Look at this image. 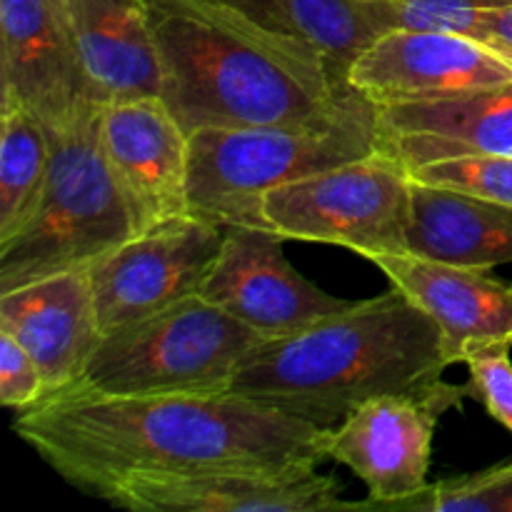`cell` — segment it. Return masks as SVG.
I'll return each mask as SVG.
<instances>
[{"instance_id": "obj_16", "label": "cell", "mask_w": 512, "mask_h": 512, "mask_svg": "<svg viewBox=\"0 0 512 512\" xmlns=\"http://www.w3.org/2000/svg\"><path fill=\"white\" fill-rule=\"evenodd\" d=\"M378 150L405 170L455 155H512V83L375 105Z\"/></svg>"}, {"instance_id": "obj_4", "label": "cell", "mask_w": 512, "mask_h": 512, "mask_svg": "<svg viewBox=\"0 0 512 512\" xmlns=\"http://www.w3.org/2000/svg\"><path fill=\"white\" fill-rule=\"evenodd\" d=\"M375 150V108L325 125L195 130L190 135L188 208L220 225L268 228L260 205L270 190Z\"/></svg>"}, {"instance_id": "obj_10", "label": "cell", "mask_w": 512, "mask_h": 512, "mask_svg": "<svg viewBox=\"0 0 512 512\" xmlns=\"http://www.w3.org/2000/svg\"><path fill=\"white\" fill-rule=\"evenodd\" d=\"M0 108L28 110L50 133L98 108L65 0H0Z\"/></svg>"}, {"instance_id": "obj_25", "label": "cell", "mask_w": 512, "mask_h": 512, "mask_svg": "<svg viewBox=\"0 0 512 512\" xmlns=\"http://www.w3.org/2000/svg\"><path fill=\"white\" fill-rule=\"evenodd\" d=\"M510 345L483 350L465 360L468 365V383L465 398L475 400L485 408V413L503 425L512 435V358Z\"/></svg>"}, {"instance_id": "obj_18", "label": "cell", "mask_w": 512, "mask_h": 512, "mask_svg": "<svg viewBox=\"0 0 512 512\" xmlns=\"http://www.w3.org/2000/svg\"><path fill=\"white\" fill-rule=\"evenodd\" d=\"M95 105L160 95L148 0H65Z\"/></svg>"}, {"instance_id": "obj_6", "label": "cell", "mask_w": 512, "mask_h": 512, "mask_svg": "<svg viewBox=\"0 0 512 512\" xmlns=\"http://www.w3.org/2000/svg\"><path fill=\"white\" fill-rule=\"evenodd\" d=\"M265 340L270 338L193 295L103 335L75 388L105 395L220 393Z\"/></svg>"}, {"instance_id": "obj_22", "label": "cell", "mask_w": 512, "mask_h": 512, "mask_svg": "<svg viewBox=\"0 0 512 512\" xmlns=\"http://www.w3.org/2000/svg\"><path fill=\"white\" fill-rule=\"evenodd\" d=\"M512 0H360L378 35L393 30H440L473 38L480 15Z\"/></svg>"}, {"instance_id": "obj_24", "label": "cell", "mask_w": 512, "mask_h": 512, "mask_svg": "<svg viewBox=\"0 0 512 512\" xmlns=\"http://www.w3.org/2000/svg\"><path fill=\"white\" fill-rule=\"evenodd\" d=\"M415 183L512 205V155H455L408 168Z\"/></svg>"}, {"instance_id": "obj_13", "label": "cell", "mask_w": 512, "mask_h": 512, "mask_svg": "<svg viewBox=\"0 0 512 512\" xmlns=\"http://www.w3.org/2000/svg\"><path fill=\"white\" fill-rule=\"evenodd\" d=\"M98 138L135 233L190 213V135L160 95L100 105Z\"/></svg>"}, {"instance_id": "obj_12", "label": "cell", "mask_w": 512, "mask_h": 512, "mask_svg": "<svg viewBox=\"0 0 512 512\" xmlns=\"http://www.w3.org/2000/svg\"><path fill=\"white\" fill-rule=\"evenodd\" d=\"M343 483L315 465L215 468L143 475L115 485L103 503L133 512H328L348 510Z\"/></svg>"}, {"instance_id": "obj_9", "label": "cell", "mask_w": 512, "mask_h": 512, "mask_svg": "<svg viewBox=\"0 0 512 512\" xmlns=\"http://www.w3.org/2000/svg\"><path fill=\"white\" fill-rule=\"evenodd\" d=\"M228 225L195 213L138 230L88 270L100 333L133 325L200 293Z\"/></svg>"}, {"instance_id": "obj_21", "label": "cell", "mask_w": 512, "mask_h": 512, "mask_svg": "<svg viewBox=\"0 0 512 512\" xmlns=\"http://www.w3.org/2000/svg\"><path fill=\"white\" fill-rule=\"evenodd\" d=\"M298 33L323 55L330 75L348 85L358 55L380 38L360 0H288Z\"/></svg>"}, {"instance_id": "obj_5", "label": "cell", "mask_w": 512, "mask_h": 512, "mask_svg": "<svg viewBox=\"0 0 512 512\" xmlns=\"http://www.w3.org/2000/svg\"><path fill=\"white\" fill-rule=\"evenodd\" d=\"M98 108L50 133L53 160L38 208L0 243V293L68 270H90L135 233L98 138Z\"/></svg>"}, {"instance_id": "obj_20", "label": "cell", "mask_w": 512, "mask_h": 512, "mask_svg": "<svg viewBox=\"0 0 512 512\" xmlns=\"http://www.w3.org/2000/svg\"><path fill=\"white\" fill-rule=\"evenodd\" d=\"M0 243L38 208L50 175V130L23 108H0Z\"/></svg>"}, {"instance_id": "obj_27", "label": "cell", "mask_w": 512, "mask_h": 512, "mask_svg": "<svg viewBox=\"0 0 512 512\" xmlns=\"http://www.w3.org/2000/svg\"><path fill=\"white\" fill-rule=\"evenodd\" d=\"M473 38L512 68V3L485 10L475 25Z\"/></svg>"}, {"instance_id": "obj_19", "label": "cell", "mask_w": 512, "mask_h": 512, "mask_svg": "<svg viewBox=\"0 0 512 512\" xmlns=\"http://www.w3.org/2000/svg\"><path fill=\"white\" fill-rule=\"evenodd\" d=\"M408 253L480 270L512 263V205L413 180Z\"/></svg>"}, {"instance_id": "obj_7", "label": "cell", "mask_w": 512, "mask_h": 512, "mask_svg": "<svg viewBox=\"0 0 512 512\" xmlns=\"http://www.w3.org/2000/svg\"><path fill=\"white\" fill-rule=\"evenodd\" d=\"M410 193L408 170L375 150L270 190L260 208L268 228L285 240L343 245L373 260L408 253Z\"/></svg>"}, {"instance_id": "obj_1", "label": "cell", "mask_w": 512, "mask_h": 512, "mask_svg": "<svg viewBox=\"0 0 512 512\" xmlns=\"http://www.w3.org/2000/svg\"><path fill=\"white\" fill-rule=\"evenodd\" d=\"M13 430L65 483L98 500L143 475L320 468L333 433L230 390L105 395L75 385L18 410Z\"/></svg>"}, {"instance_id": "obj_23", "label": "cell", "mask_w": 512, "mask_h": 512, "mask_svg": "<svg viewBox=\"0 0 512 512\" xmlns=\"http://www.w3.org/2000/svg\"><path fill=\"white\" fill-rule=\"evenodd\" d=\"M393 512H512V460L425 485Z\"/></svg>"}, {"instance_id": "obj_15", "label": "cell", "mask_w": 512, "mask_h": 512, "mask_svg": "<svg viewBox=\"0 0 512 512\" xmlns=\"http://www.w3.org/2000/svg\"><path fill=\"white\" fill-rule=\"evenodd\" d=\"M370 263L435 320L453 365L500 345L512 348V283L493 270L415 253L375 255Z\"/></svg>"}, {"instance_id": "obj_14", "label": "cell", "mask_w": 512, "mask_h": 512, "mask_svg": "<svg viewBox=\"0 0 512 512\" xmlns=\"http://www.w3.org/2000/svg\"><path fill=\"white\" fill-rule=\"evenodd\" d=\"M512 83V68L470 35L393 30L358 55L348 85L373 105L438 100Z\"/></svg>"}, {"instance_id": "obj_3", "label": "cell", "mask_w": 512, "mask_h": 512, "mask_svg": "<svg viewBox=\"0 0 512 512\" xmlns=\"http://www.w3.org/2000/svg\"><path fill=\"white\" fill-rule=\"evenodd\" d=\"M450 365L435 320L393 285L300 333L260 343L228 390L335 428L358 405L425 388Z\"/></svg>"}, {"instance_id": "obj_26", "label": "cell", "mask_w": 512, "mask_h": 512, "mask_svg": "<svg viewBox=\"0 0 512 512\" xmlns=\"http://www.w3.org/2000/svg\"><path fill=\"white\" fill-rule=\"evenodd\" d=\"M48 393L38 363L13 335L0 330V405L25 410L40 403Z\"/></svg>"}, {"instance_id": "obj_17", "label": "cell", "mask_w": 512, "mask_h": 512, "mask_svg": "<svg viewBox=\"0 0 512 512\" xmlns=\"http://www.w3.org/2000/svg\"><path fill=\"white\" fill-rule=\"evenodd\" d=\"M0 330L28 350L50 393L78 383L103 340L88 270L55 273L0 293Z\"/></svg>"}, {"instance_id": "obj_11", "label": "cell", "mask_w": 512, "mask_h": 512, "mask_svg": "<svg viewBox=\"0 0 512 512\" xmlns=\"http://www.w3.org/2000/svg\"><path fill=\"white\" fill-rule=\"evenodd\" d=\"M283 243L275 230L228 225L218 260L198 295L265 338L300 333L353 303L310 283L285 258Z\"/></svg>"}, {"instance_id": "obj_28", "label": "cell", "mask_w": 512, "mask_h": 512, "mask_svg": "<svg viewBox=\"0 0 512 512\" xmlns=\"http://www.w3.org/2000/svg\"><path fill=\"white\" fill-rule=\"evenodd\" d=\"M215 3L230 5V8L240 10V13L250 15L253 20H258V23L265 25V28L275 30V33L293 35V38H303L293 23L288 0H215Z\"/></svg>"}, {"instance_id": "obj_8", "label": "cell", "mask_w": 512, "mask_h": 512, "mask_svg": "<svg viewBox=\"0 0 512 512\" xmlns=\"http://www.w3.org/2000/svg\"><path fill=\"white\" fill-rule=\"evenodd\" d=\"M463 385L443 378L408 393H388L358 405L330 433L328 460L345 465L368 488V500L348 510H388L428 485L440 418L460 408Z\"/></svg>"}, {"instance_id": "obj_2", "label": "cell", "mask_w": 512, "mask_h": 512, "mask_svg": "<svg viewBox=\"0 0 512 512\" xmlns=\"http://www.w3.org/2000/svg\"><path fill=\"white\" fill-rule=\"evenodd\" d=\"M160 98L183 130L325 125L375 108L303 38L215 0H148Z\"/></svg>"}]
</instances>
